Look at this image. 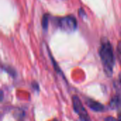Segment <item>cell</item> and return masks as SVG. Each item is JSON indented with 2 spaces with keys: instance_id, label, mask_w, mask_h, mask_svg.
<instances>
[{
  "instance_id": "3",
  "label": "cell",
  "mask_w": 121,
  "mask_h": 121,
  "mask_svg": "<svg viewBox=\"0 0 121 121\" xmlns=\"http://www.w3.org/2000/svg\"><path fill=\"white\" fill-rule=\"evenodd\" d=\"M72 104L73 108L76 113H77L79 116L81 121H90L89 116L88 115L87 111L83 106L81 100L79 99L77 96H72Z\"/></svg>"
},
{
  "instance_id": "9",
  "label": "cell",
  "mask_w": 121,
  "mask_h": 121,
  "mask_svg": "<svg viewBox=\"0 0 121 121\" xmlns=\"http://www.w3.org/2000/svg\"><path fill=\"white\" fill-rule=\"evenodd\" d=\"M118 121H121V108H119L118 110Z\"/></svg>"
},
{
  "instance_id": "7",
  "label": "cell",
  "mask_w": 121,
  "mask_h": 121,
  "mask_svg": "<svg viewBox=\"0 0 121 121\" xmlns=\"http://www.w3.org/2000/svg\"><path fill=\"white\" fill-rule=\"evenodd\" d=\"M117 55H118V58L121 64V42L118 43V45L117 46Z\"/></svg>"
},
{
  "instance_id": "2",
  "label": "cell",
  "mask_w": 121,
  "mask_h": 121,
  "mask_svg": "<svg viewBox=\"0 0 121 121\" xmlns=\"http://www.w3.org/2000/svg\"><path fill=\"white\" fill-rule=\"evenodd\" d=\"M57 25L62 30L72 33L77 28V21L74 16H67L57 18Z\"/></svg>"
},
{
  "instance_id": "8",
  "label": "cell",
  "mask_w": 121,
  "mask_h": 121,
  "mask_svg": "<svg viewBox=\"0 0 121 121\" xmlns=\"http://www.w3.org/2000/svg\"><path fill=\"white\" fill-rule=\"evenodd\" d=\"M118 121V120H116L115 118L110 116V117H107V118L105 119V121Z\"/></svg>"
},
{
  "instance_id": "4",
  "label": "cell",
  "mask_w": 121,
  "mask_h": 121,
  "mask_svg": "<svg viewBox=\"0 0 121 121\" xmlns=\"http://www.w3.org/2000/svg\"><path fill=\"white\" fill-rule=\"evenodd\" d=\"M86 105L89 106V108H91V110H93L94 111H97V112L104 111V110L105 108L104 106L101 104H100L94 100H92V99H88L86 101Z\"/></svg>"
},
{
  "instance_id": "5",
  "label": "cell",
  "mask_w": 121,
  "mask_h": 121,
  "mask_svg": "<svg viewBox=\"0 0 121 121\" xmlns=\"http://www.w3.org/2000/svg\"><path fill=\"white\" fill-rule=\"evenodd\" d=\"M110 107L113 110H118L121 108V97L120 96H114L110 101Z\"/></svg>"
},
{
  "instance_id": "1",
  "label": "cell",
  "mask_w": 121,
  "mask_h": 121,
  "mask_svg": "<svg viewBox=\"0 0 121 121\" xmlns=\"http://www.w3.org/2000/svg\"><path fill=\"white\" fill-rule=\"evenodd\" d=\"M99 55L105 73L108 77H111L113 74L115 65V57L112 45L108 40L101 41L99 48Z\"/></svg>"
},
{
  "instance_id": "10",
  "label": "cell",
  "mask_w": 121,
  "mask_h": 121,
  "mask_svg": "<svg viewBox=\"0 0 121 121\" xmlns=\"http://www.w3.org/2000/svg\"></svg>"
},
{
  "instance_id": "6",
  "label": "cell",
  "mask_w": 121,
  "mask_h": 121,
  "mask_svg": "<svg viewBox=\"0 0 121 121\" xmlns=\"http://www.w3.org/2000/svg\"><path fill=\"white\" fill-rule=\"evenodd\" d=\"M48 21H49V15L45 14L42 18V26L44 30H47L48 26Z\"/></svg>"
}]
</instances>
